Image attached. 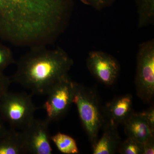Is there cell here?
Segmentation results:
<instances>
[{
	"label": "cell",
	"instance_id": "e0dca14e",
	"mask_svg": "<svg viewBox=\"0 0 154 154\" xmlns=\"http://www.w3.org/2000/svg\"><path fill=\"white\" fill-rule=\"evenodd\" d=\"M83 4L97 10H102L111 6L116 0H80Z\"/></svg>",
	"mask_w": 154,
	"mask_h": 154
},
{
	"label": "cell",
	"instance_id": "5b68a950",
	"mask_svg": "<svg viewBox=\"0 0 154 154\" xmlns=\"http://www.w3.org/2000/svg\"><path fill=\"white\" fill-rule=\"evenodd\" d=\"M135 83L138 96L145 103L151 101L154 95L153 39L139 46Z\"/></svg>",
	"mask_w": 154,
	"mask_h": 154
},
{
	"label": "cell",
	"instance_id": "6da1fadb",
	"mask_svg": "<svg viewBox=\"0 0 154 154\" xmlns=\"http://www.w3.org/2000/svg\"><path fill=\"white\" fill-rule=\"evenodd\" d=\"M73 0H0V38L14 46H48L63 33Z\"/></svg>",
	"mask_w": 154,
	"mask_h": 154
},
{
	"label": "cell",
	"instance_id": "7c38bea8",
	"mask_svg": "<svg viewBox=\"0 0 154 154\" xmlns=\"http://www.w3.org/2000/svg\"><path fill=\"white\" fill-rule=\"evenodd\" d=\"M25 154L20 132L11 128L0 137V154Z\"/></svg>",
	"mask_w": 154,
	"mask_h": 154
},
{
	"label": "cell",
	"instance_id": "5bb4252c",
	"mask_svg": "<svg viewBox=\"0 0 154 154\" xmlns=\"http://www.w3.org/2000/svg\"><path fill=\"white\" fill-rule=\"evenodd\" d=\"M51 139L58 149L63 153L76 154L79 153L75 140L70 136L58 132L51 136Z\"/></svg>",
	"mask_w": 154,
	"mask_h": 154
},
{
	"label": "cell",
	"instance_id": "3957f363",
	"mask_svg": "<svg viewBox=\"0 0 154 154\" xmlns=\"http://www.w3.org/2000/svg\"><path fill=\"white\" fill-rule=\"evenodd\" d=\"M72 103L76 106L83 127L94 146L105 122L98 94L94 90L77 83Z\"/></svg>",
	"mask_w": 154,
	"mask_h": 154
},
{
	"label": "cell",
	"instance_id": "277c9868",
	"mask_svg": "<svg viewBox=\"0 0 154 154\" xmlns=\"http://www.w3.org/2000/svg\"><path fill=\"white\" fill-rule=\"evenodd\" d=\"M37 107L32 96L25 93L8 92L0 99V118L11 128L23 129L34 118Z\"/></svg>",
	"mask_w": 154,
	"mask_h": 154
},
{
	"label": "cell",
	"instance_id": "d6986e66",
	"mask_svg": "<svg viewBox=\"0 0 154 154\" xmlns=\"http://www.w3.org/2000/svg\"><path fill=\"white\" fill-rule=\"evenodd\" d=\"M154 153V136H152L143 143V154Z\"/></svg>",
	"mask_w": 154,
	"mask_h": 154
},
{
	"label": "cell",
	"instance_id": "ba28073f",
	"mask_svg": "<svg viewBox=\"0 0 154 154\" xmlns=\"http://www.w3.org/2000/svg\"><path fill=\"white\" fill-rule=\"evenodd\" d=\"M87 65L91 74L105 85H113L120 73V65L117 60L102 51H94L89 52Z\"/></svg>",
	"mask_w": 154,
	"mask_h": 154
},
{
	"label": "cell",
	"instance_id": "30bf717a",
	"mask_svg": "<svg viewBox=\"0 0 154 154\" xmlns=\"http://www.w3.org/2000/svg\"><path fill=\"white\" fill-rule=\"evenodd\" d=\"M117 127L110 121H105L102 137L93 146V154H113L117 151L121 142Z\"/></svg>",
	"mask_w": 154,
	"mask_h": 154
},
{
	"label": "cell",
	"instance_id": "7a4b0ae2",
	"mask_svg": "<svg viewBox=\"0 0 154 154\" xmlns=\"http://www.w3.org/2000/svg\"><path fill=\"white\" fill-rule=\"evenodd\" d=\"M73 60L62 48L47 46L30 48L17 62L11 80L38 95H47L65 77Z\"/></svg>",
	"mask_w": 154,
	"mask_h": 154
},
{
	"label": "cell",
	"instance_id": "2e32d148",
	"mask_svg": "<svg viewBox=\"0 0 154 154\" xmlns=\"http://www.w3.org/2000/svg\"><path fill=\"white\" fill-rule=\"evenodd\" d=\"M16 63L12 51L8 46L0 43V72Z\"/></svg>",
	"mask_w": 154,
	"mask_h": 154
},
{
	"label": "cell",
	"instance_id": "8992f818",
	"mask_svg": "<svg viewBox=\"0 0 154 154\" xmlns=\"http://www.w3.org/2000/svg\"><path fill=\"white\" fill-rule=\"evenodd\" d=\"M76 84L66 76L57 83L46 95L47 99L42 107L48 122L59 120L66 114L73 103Z\"/></svg>",
	"mask_w": 154,
	"mask_h": 154
},
{
	"label": "cell",
	"instance_id": "8fae6325",
	"mask_svg": "<svg viewBox=\"0 0 154 154\" xmlns=\"http://www.w3.org/2000/svg\"><path fill=\"white\" fill-rule=\"evenodd\" d=\"M125 133L128 137L143 143L154 136V130L140 113L133 112L124 122Z\"/></svg>",
	"mask_w": 154,
	"mask_h": 154
},
{
	"label": "cell",
	"instance_id": "9a60e30c",
	"mask_svg": "<svg viewBox=\"0 0 154 154\" xmlns=\"http://www.w3.org/2000/svg\"><path fill=\"white\" fill-rule=\"evenodd\" d=\"M117 151L122 154H143V143L128 137L121 142Z\"/></svg>",
	"mask_w": 154,
	"mask_h": 154
},
{
	"label": "cell",
	"instance_id": "52a82bcc",
	"mask_svg": "<svg viewBox=\"0 0 154 154\" xmlns=\"http://www.w3.org/2000/svg\"><path fill=\"white\" fill-rule=\"evenodd\" d=\"M46 120L33 119L20 132L25 154H51L48 125Z\"/></svg>",
	"mask_w": 154,
	"mask_h": 154
},
{
	"label": "cell",
	"instance_id": "ac0fdd59",
	"mask_svg": "<svg viewBox=\"0 0 154 154\" xmlns=\"http://www.w3.org/2000/svg\"><path fill=\"white\" fill-rule=\"evenodd\" d=\"M12 82L11 79L0 72V99L8 92L9 87Z\"/></svg>",
	"mask_w": 154,
	"mask_h": 154
},
{
	"label": "cell",
	"instance_id": "4fadbf2b",
	"mask_svg": "<svg viewBox=\"0 0 154 154\" xmlns=\"http://www.w3.org/2000/svg\"><path fill=\"white\" fill-rule=\"evenodd\" d=\"M138 15V27L152 24L154 19V0H135Z\"/></svg>",
	"mask_w": 154,
	"mask_h": 154
},
{
	"label": "cell",
	"instance_id": "9c48e42d",
	"mask_svg": "<svg viewBox=\"0 0 154 154\" xmlns=\"http://www.w3.org/2000/svg\"><path fill=\"white\" fill-rule=\"evenodd\" d=\"M133 97L128 94L116 97L102 107L105 121L118 125L124 124L133 113Z\"/></svg>",
	"mask_w": 154,
	"mask_h": 154
},
{
	"label": "cell",
	"instance_id": "44dd1931",
	"mask_svg": "<svg viewBox=\"0 0 154 154\" xmlns=\"http://www.w3.org/2000/svg\"><path fill=\"white\" fill-rule=\"evenodd\" d=\"M3 120L0 118V137L6 131V128L4 125Z\"/></svg>",
	"mask_w": 154,
	"mask_h": 154
},
{
	"label": "cell",
	"instance_id": "ffe728a7",
	"mask_svg": "<svg viewBox=\"0 0 154 154\" xmlns=\"http://www.w3.org/2000/svg\"><path fill=\"white\" fill-rule=\"evenodd\" d=\"M141 115L145 118L148 122L150 126L154 130V110L153 107H151L147 110L140 113Z\"/></svg>",
	"mask_w": 154,
	"mask_h": 154
}]
</instances>
